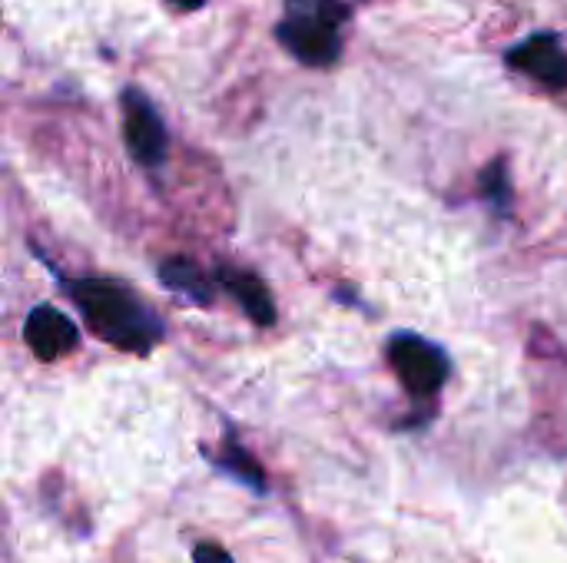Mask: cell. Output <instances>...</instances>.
<instances>
[{
    "label": "cell",
    "instance_id": "7",
    "mask_svg": "<svg viewBox=\"0 0 567 563\" xmlns=\"http://www.w3.org/2000/svg\"><path fill=\"white\" fill-rule=\"evenodd\" d=\"M219 285L243 305V312L256 322V325H272L276 322V305L269 299V289L243 269H219Z\"/></svg>",
    "mask_w": 567,
    "mask_h": 563
},
{
    "label": "cell",
    "instance_id": "9",
    "mask_svg": "<svg viewBox=\"0 0 567 563\" xmlns=\"http://www.w3.org/2000/svg\"><path fill=\"white\" fill-rule=\"evenodd\" d=\"M213 458V465L219 468V471H226V475H233L236 481H243L246 488H252V491H266V475H262V468L246 455V448L243 445H236L233 438L226 441V448L223 451H216V455H209Z\"/></svg>",
    "mask_w": 567,
    "mask_h": 563
},
{
    "label": "cell",
    "instance_id": "1",
    "mask_svg": "<svg viewBox=\"0 0 567 563\" xmlns=\"http://www.w3.org/2000/svg\"><path fill=\"white\" fill-rule=\"evenodd\" d=\"M66 292L83 312L93 335L110 342L120 352L146 355L163 338V322L156 319V312L123 282L76 279V282H66Z\"/></svg>",
    "mask_w": 567,
    "mask_h": 563
},
{
    "label": "cell",
    "instance_id": "4",
    "mask_svg": "<svg viewBox=\"0 0 567 563\" xmlns=\"http://www.w3.org/2000/svg\"><path fill=\"white\" fill-rule=\"evenodd\" d=\"M123 136L126 149L143 166H159L166 159V126L143 90H123Z\"/></svg>",
    "mask_w": 567,
    "mask_h": 563
},
{
    "label": "cell",
    "instance_id": "10",
    "mask_svg": "<svg viewBox=\"0 0 567 563\" xmlns=\"http://www.w3.org/2000/svg\"><path fill=\"white\" fill-rule=\"evenodd\" d=\"M482 186H485V196H488L498 209L508 206V176H505V166H502V163H492V166L485 169Z\"/></svg>",
    "mask_w": 567,
    "mask_h": 563
},
{
    "label": "cell",
    "instance_id": "11",
    "mask_svg": "<svg viewBox=\"0 0 567 563\" xmlns=\"http://www.w3.org/2000/svg\"><path fill=\"white\" fill-rule=\"evenodd\" d=\"M193 563H233V557H229V551L219 548V544H199V548L193 551Z\"/></svg>",
    "mask_w": 567,
    "mask_h": 563
},
{
    "label": "cell",
    "instance_id": "8",
    "mask_svg": "<svg viewBox=\"0 0 567 563\" xmlns=\"http://www.w3.org/2000/svg\"><path fill=\"white\" fill-rule=\"evenodd\" d=\"M159 282L169 289V292H176V295H183V299H189V302H196V305H209L213 302V282H209V275H206V269H199L196 262H189V259H166L163 265H159Z\"/></svg>",
    "mask_w": 567,
    "mask_h": 563
},
{
    "label": "cell",
    "instance_id": "5",
    "mask_svg": "<svg viewBox=\"0 0 567 563\" xmlns=\"http://www.w3.org/2000/svg\"><path fill=\"white\" fill-rule=\"evenodd\" d=\"M23 338L27 345L33 348V355L40 362H56L63 355H70L80 342V329L53 305H37L30 315H27V325H23Z\"/></svg>",
    "mask_w": 567,
    "mask_h": 563
},
{
    "label": "cell",
    "instance_id": "2",
    "mask_svg": "<svg viewBox=\"0 0 567 563\" xmlns=\"http://www.w3.org/2000/svg\"><path fill=\"white\" fill-rule=\"evenodd\" d=\"M342 20L346 7L339 0H286L276 37L306 66H329L342 50Z\"/></svg>",
    "mask_w": 567,
    "mask_h": 563
},
{
    "label": "cell",
    "instance_id": "3",
    "mask_svg": "<svg viewBox=\"0 0 567 563\" xmlns=\"http://www.w3.org/2000/svg\"><path fill=\"white\" fill-rule=\"evenodd\" d=\"M389 362H392V372L399 375V382L405 385V392L415 398L435 395L449 378L445 352L439 345H432L429 338H419L409 332H402L389 342Z\"/></svg>",
    "mask_w": 567,
    "mask_h": 563
},
{
    "label": "cell",
    "instance_id": "12",
    "mask_svg": "<svg viewBox=\"0 0 567 563\" xmlns=\"http://www.w3.org/2000/svg\"><path fill=\"white\" fill-rule=\"evenodd\" d=\"M173 7H179V10H199L206 0H169Z\"/></svg>",
    "mask_w": 567,
    "mask_h": 563
},
{
    "label": "cell",
    "instance_id": "6",
    "mask_svg": "<svg viewBox=\"0 0 567 563\" xmlns=\"http://www.w3.org/2000/svg\"><path fill=\"white\" fill-rule=\"evenodd\" d=\"M508 63L528 76H535L545 86H555V90L567 86V53L555 33H535V37L522 40L508 53Z\"/></svg>",
    "mask_w": 567,
    "mask_h": 563
}]
</instances>
